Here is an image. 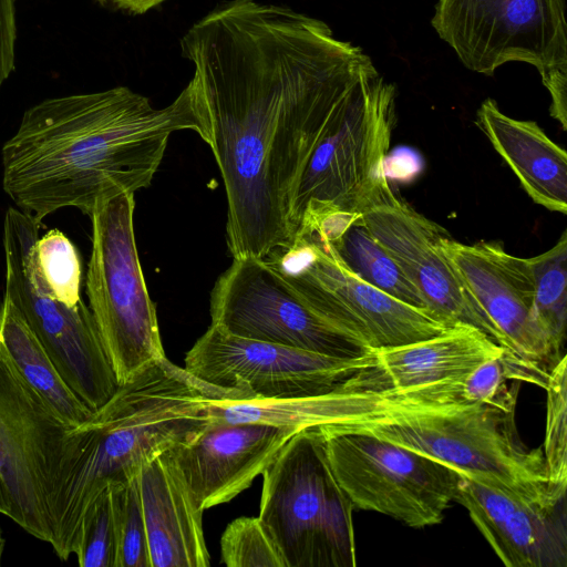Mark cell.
<instances>
[{"label": "cell", "instance_id": "cell-1", "mask_svg": "<svg viewBox=\"0 0 567 567\" xmlns=\"http://www.w3.org/2000/svg\"><path fill=\"white\" fill-rule=\"evenodd\" d=\"M188 82L227 199L233 259L264 258L293 239L290 212L328 123L373 66L322 20L257 0H227L181 40Z\"/></svg>", "mask_w": 567, "mask_h": 567}, {"label": "cell", "instance_id": "cell-2", "mask_svg": "<svg viewBox=\"0 0 567 567\" xmlns=\"http://www.w3.org/2000/svg\"><path fill=\"white\" fill-rule=\"evenodd\" d=\"M200 134L188 85L167 106L126 86L45 99L1 148L2 187L41 226L50 214L148 187L169 136Z\"/></svg>", "mask_w": 567, "mask_h": 567}, {"label": "cell", "instance_id": "cell-3", "mask_svg": "<svg viewBox=\"0 0 567 567\" xmlns=\"http://www.w3.org/2000/svg\"><path fill=\"white\" fill-rule=\"evenodd\" d=\"M231 391L206 384L163 358L147 364L80 425L82 444L59 496L51 545L61 560L73 554L84 512L112 482L193 436L207 421L205 401Z\"/></svg>", "mask_w": 567, "mask_h": 567}, {"label": "cell", "instance_id": "cell-4", "mask_svg": "<svg viewBox=\"0 0 567 567\" xmlns=\"http://www.w3.org/2000/svg\"><path fill=\"white\" fill-rule=\"evenodd\" d=\"M261 475L258 518L286 567L357 565L354 507L331 471L320 427L293 434Z\"/></svg>", "mask_w": 567, "mask_h": 567}, {"label": "cell", "instance_id": "cell-5", "mask_svg": "<svg viewBox=\"0 0 567 567\" xmlns=\"http://www.w3.org/2000/svg\"><path fill=\"white\" fill-rule=\"evenodd\" d=\"M396 90L377 70L363 73L316 143L292 200V235L358 212L362 198L384 176L395 123Z\"/></svg>", "mask_w": 567, "mask_h": 567}, {"label": "cell", "instance_id": "cell-6", "mask_svg": "<svg viewBox=\"0 0 567 567\" xmlns=\"http://www.w3.org/2000/svg\"><path fill=\"white\" fill-rule=\"evenodd\" d=\"M34 219L9 208L3 223L6 292L47 351L63 381L93 412L121 386L95 319L83 301L59 300L42 275Z\"/></svg>", "mask_w": 567, "mask_h": 567}, {"label": "cell", "instance_id": "cell-7", "mask_svg": "<svg viewBox=\"0 0 567 567\" xmlns=\"http://www.w3.org/2000/svg\"><path fill=\"white\" fill-rule=\"evenodd\" d=\"M81 444L79 426L59 417L0 343V473L9 517L40 540L52 542L54 509Z\"/></svg>", "mask_w": 567, "mask_h": 567}, {"label": "cell", "instance_id": "cell-8", "mask_svg": "<svg viewBox=\"0 0 567 567\" xmlns=\"http://www.w3.org/2000/svg\"><path fill=\"white\" fill-rule=\"evenodd\" d=\"M134 208V194L123 193L100 202L90 216L89 308L121 384L166 357L137 254Z\"/></svg>", "mask_w": 567, "mask_h": 567}, {"label": "cell", "instance_id": "cell-9", "mask_svg": "<svg viewBox=\"0 0 567 567\" xmlns=\"http://www.w3.org/2000/svg\"><path fill=\"white\" fill-rule=\"evenodd\" d=\"M514 412L491 404L399 409L351 425L471 476L512 487L549 482L543 450L519 440Z\"/></svg>", "mask_w": 567, "mask_h": 567}, {"label": "cell", "instance_id": "cell-10", "mask_svg": "<svg viewBox=\"0 0 567 567\" xmlns=\"http://www.w3.org/2000/svg\"><path fill=\"white\" fill-rule=\"evenodd\" d=\"M267 259L328 322L371 351L437 336L449 329L427 311L365 282L317 234L295 236Z\"/></svg>", "mask_w": 567, "mask_h": 567}, {"label": "cell", "instance_id": "cell-11", "mask_svg": "<svg viewBox=\"0 0 567 567\" xmlns=\"http://www.w3.org/2000/svg\"><path fill=\"white\" fill-rule=\"evenodd\" d=\"M320 429L331 471L354 508L413 528L442 522L455 498L456 471L354 425Z\"/></svg>", "mask_w": 567, "mask_h": 567}, {"label": "cell", "instance_id": "cell-12", "mask_svg": "<svg viewBox=\"0 0 567 567\" xmlns=\"http://www.w3.org/2000/svg\"><path fill=\"white\" fill-rule=\"evenodd\" d=\"M565 0H437L431 23L471 71L524 62L567 68Z\"/></svg>", "mask_w": 567, "mask_h": 567}, {"label": "cell", "instance_id": "cell-13", "mask_svg": "<svg viewBox=\"0 0 567 567\" xmlns=\"http://www.w3.org/2000/svg\"><path fill=\"white\" fill-rule=\"evenodd\" d=\"M210 317L240 338L337 358L372 352L322 318L265 258L233 260L212 290Z\"/></svg>", "mask_w": 567, "mask_h": 567}, {"label": "cell", "instance_id": "cell-14", "mask_svg": "<svg viewBox=\"0 0 567 567\" xmlns=\"http://www.w3.org/2000/svg\"><path fill=\"white\" fill-rule=\"evenodd\" d=\"M373 364V351L337 358L240 338L210 324L186 353L184 369L212 386L231 391L243 384L250 399L276 400L330 392Z\"/></svg>", "mask_w": 567, "mask_h": 567}, {"label": "cell", "instance_id": "cell-15", "mask_svg": "<svg viewBox=\"0 0 567 567\" xmlns=\"http://www.w3.org/2000/svg\"><path fill=\"white\" fill-rule=\"evenodd\" d=\"M457 473L454 501L505 566L567 567V486L512 487Z\"/></svg>", "mask_w": 567, "mask_h": 567}, {"label": "cell", "instance_id": "cell-16", "mask_svg": "<svg viewBox=\"0 0 567 567\" xmlns=\"http://www.w3.org/2000/svg\"><path fill=\"white\" fill-rule=\"evenodd\" d=\"M361 220L422 295L427 311L446 327L470 324L496 336L440 248L447 234L401 199L386 175L358 206Z\"/></svg>", "mask_w": 567, "mask_h": 567}, {"label": "cell", "instance_id": "cell-17", "mask_svg": "<svg viewBox=\"0 0 567 567\" xmlns=\"http://www.w3.org/2000/svg\"><path fill=\"white\" fill-rule=\"evenodd\" d=\"M440 248L465 291L512 353L548 371L560 359L535 312V281L528 258L508 254L499 243L463 244L445 234Z\"/></svg>", "mask_w": 567, "mask_h": 567}, {"label": "cell", "instance_id": "cell-18", "mask_svg": "<svg viewBox=\"0 0 567 567\" xmlns=\"http://www.w3.org/2000/svg\"><path fill=\"white\" fill-rule=\"evenodd\" d=\"M297 432L264 423L208 420L166 453L205 511L247 489Z\"/></svg>", "mask_w": 567, "mask_h": 567}, {"label": "cell", "instance_id": "cell-19", "mask_svg": "<svg viewBox=\"0 0 567 567\" xmlns=\"http://www.w3.org/2000/svg\"><path fill=\"white\" fill-rule=\"evenodd\" d=\"M506 349L470 324H456L416 342L373 350V367L347 384L378 392L403 391L472 372Z\"/></svg>", "mask_w": 567, "mask_h": 567}, {"label": "cell", "instance_id": "cell-20", "mask_svg": "<svg viewBox=\"0 0 567 567\" xmlns=\"http://www.w3.org/2000/svg\"><path fill=\"white\" fill-rule=\"evenodd\" d=\"M137 480L151 567H207L204 511L166 451L142 464Z\"/></svg>", "mask_w": 567, "mask_h": 567}, {"label": "cell", "instance_id": "cell-21", "mask_svg": "<svg viewBox=\"0 0 567 567\" xmlns=\"http://www.w3.org/2000/svg\"><path fill=\"white\" fill-rule=\"evenodd\" d=\"M405 409L384 392L346 384L327 393L276 400H233L208 396L210 421L254 422L300 431L309 427L351 425Z\"/></svg>", "mask_w": 567, "mask_h": 567}, {"label": "cell", "instance_id": "cell-22", "mask_svg": "<svg viewBox=\"0 0 567 567\" xmlns=\"http://www.w3.org/2000/svg\"><path fill=\"white\" fill-rule=\"evenodd\" d=\"M477 125L528 196L544 208L566 215V151L536 122L506 115L493 99L484 100L478 107Z\"/></svg>", "mask_w": 567, "mask_h": 567}, {"label": "cell", "instance_id": "cell-23", "mask_svg": "<svg viewBox=\"0 0 567 567\" xmlns=\"http://www.w3.org/2000/svg\"><path fill=\"white\" fill-rule=\"evenodd\" d=\"M549 371L508 350L462 377L403 391H388L405 409L491 404L515 411L520 382L546 388Z\"/></svg>", "mask_w": 567, "mask_h": 567}, {"label": "cell", "instance_id": "cell-24", "mask_svg": "<svg viewBox=\"0 0 567 567\" xmlns=\"http://www.w3.org/2000/svg\"><path fill=\"white\" fill-rule=\"evenodd\" d=\"M0 343L24 381L65 423L80 426L91 411L68 386L53 362L14 305L0 306Z\"/></svg>", "mask_w": 567, "mask_h": 567}, {"label": "cell", "instance_id": "cell-25", "mask_svg": "<svg viewBox=\"0 0 567 567\" xmlns=\"http://www.w3.org/2000/svg\"><path fill=\"white\" fill-rule=\"evenodd\" d=\"M329 243L342 262L359 278L410 306L427 311L420 291L370 234L360 213L337 239Z\"/></svg>", "mask_w": 567, "mask_h": 567}, {"label": "cell", "instance_id": "cell-26", "mask_svg": "<svg viewBox=\"0 0 567 567\" xmlns=\"http://www.w3.org/2000/svg\"><path fill=\"white\" fill-rule=\"evenodd\" d=\"M535 281V312L553 351L561 358L567 321V233L547 251L528 258Z\"/></svg>", "mask_w": 567, "mask_h": 567}, {"label": "cell", "instance_id": "cell-27", "mask_svg": "<svg viewBox=\"0 0 567 567\" xmlns=\"http://www.w3.org/2000/svg\"><path fill=\"white\" fill-rule=\"evenodd\" d=\"M109 485L116 530V567H151L137 473Z\"/></svg>", "mask_w": 567, "mask_h": 567}, {"label": "cell", "instance_id": "cell-28", "mask_svg": "<svg viewBox=\"0 0 567 567\" xmlns=\"http://www.w3.org/2000/svg\"><path fill=\"white\" fill-rule=\"evenodd\" d=\"M116 530L107 485L83 514L73 545L81 567H116Z\"/></svg>", "mask_w": 567, "mask_h": 567}, {"label": "cell", "instance_id": "cell-29", "mask_svg": "<svg viewBox=\"0 0 567 567\" xmlns=\"http://www.w3.org/2000/svg\"><path fill=\"white\" fill-rule=\"evenodd\" d=\"M547 391L544 458L550 483L567 486V362L564 354L551 368Z\"/></svg>", "mask_w": 567, "mask_h": 567}, {"label": "cell", "instance_id": "cell-30", "mask_svg": "<svg viewBox=\"0 0 567 567\" xmlns=\"http://www.w3.org/2000/svg\"><path fill=\"white\" fill-rule=\"evenodd\" d=\"M220 555L228 567H286L258 516H241L227 525L220 538Z\"/></svg>", "mask_w": 567, "mask_h": 567}, {"label": "cell", "instance_id": "cell-31", "mask_svg": "<svg viewBox=\"0 0 567 567\" xmlns=\"http://www.w3.org/2000/svg\"><path fill=\"white\" fill-rule=\"evenodd\" d=\"M37 255L53 295L70 306L81 302V260L71 240L63 233L52 229L39 237Z\"/></svg>", "mask_w": 567, "mask_h": 567}, {"label": "cell", "instance_id": "cell-32", "mask_svg": "<svg viewBox=\"0 0 567 567\" xmlns=\"http://www.w3.org/2000/svg\"><path fill=\"white\" fill-rule=\"evenodd\" d=\"M16 40L14 0H0V86L14 69Z\"/></svg>", "mask_w": 567, "mask_h": 567}, {"label": "cell", "instance_id": "cell-33", "mask_svg": "<svg viewBox=\"0 0 567 567\" xmlns=\"http://www.w3.org/2000/svg\"><path fill=\"white\" fill-rule=\"evenodd\" d=\"M550 95L549 113L567 130V68H555L539 74Z\"/></svg>", "mask_w": 567, "mask_h": 567}, {"label": "cell", "instance_id": "cell-34", "mask_svg": "<svg viewBox=\"0 0 567 567\" xmlns=\"http://www.w3.org/2000/svg\"><path fill=\"white\" fill-rule=\"evenodd\" d=\"M101 3H111L118 9L134 14H143L166 0H97Z\"/></svg>", "mask_w": 567, "mask_h": 567}, {"label": "cell", "instance_id": "cell-35", "mask_svg": "<svg viewBox=\"0 0 567 567\" xmlns=\"http://www.w3.org/2000/svg\"><path fill=\"white\" fill-rule=\"evenodd\" d=\"M10 512H11L10 498H9V495L7 492L4 481L0 473V513L9 517Z\"/></svg>", "mask_w": 567, "mask_h": 567}, {"label": "cell", "instance_id": "cell-36", "mask_svg": "<svg viewBox=\"0 0 567 567\" xmlns=\"http://www.w3.org/2000/svg\"><path fill=\"white\" fill-rule=\"evenodd\" d=\"M4 545H6V539L3 538L2 530L0 528V565H1V558H2V554H3Z\"/></svg>", "mask_w": 567, "mask_h": 567}]
</instances>
